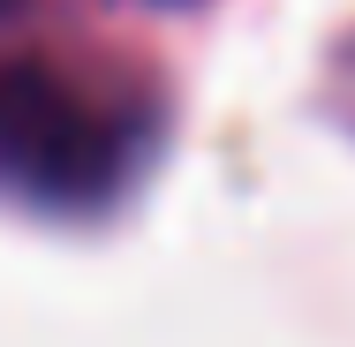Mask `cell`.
Listing matches in <instances>:
<instances>
[{
    "label": "cell",
    "mask_w": 355,
    "mask_h": 347,
    "mask_svg": "<svg viewBox=\"0 0 355 347\" xmlns=\"http://www.w3.org/2000/svg\"><path fill=\"white\" fill-rule=\"evenodd\" d=\"M137 166V129L83 98L53 61H0V197L31 211H98Z\"/></svg>",
    "instance_id": "6da1fadb"
},
{
    "label": "cell",
    "mask_w": 355,
    "mask_h": 347,
    "mask_svg": "<svg viewBox=\"0 0 355 347\" xmlns=\"http://www.w3.org/2000/svg\"><path fill=\"white\" fill-rule=\"evenodd\" d=\"M0 8H8V0H0Z\"/></svg>",
    "instance_id": "7a4b0ae2"
}]
</instances>
